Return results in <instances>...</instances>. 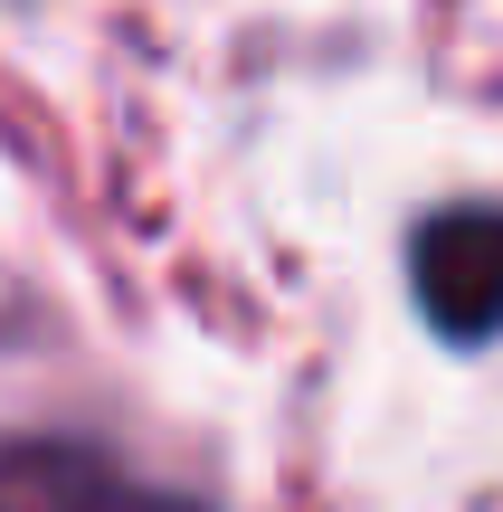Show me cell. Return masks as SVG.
I'll use <instances>...</instances> for the list:
<instances>
[{
  "instance_id": "obj_1",
  "label": "cell",
  "mask_w": 503,
  "mask_h": 512,
  "mask_svg": "<svg viewBox=\"0 0 503 512\" xmlns=\"http://www.w3.org/2000/svg\"><path fill=\"white\" fill-rule=\"evenodd\" d=\"M409 275H418V313L447 342L503 332V209H447V219H428L418 247H409Z\"/></svg>"
}]
</instances>
